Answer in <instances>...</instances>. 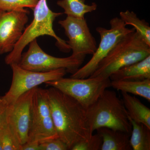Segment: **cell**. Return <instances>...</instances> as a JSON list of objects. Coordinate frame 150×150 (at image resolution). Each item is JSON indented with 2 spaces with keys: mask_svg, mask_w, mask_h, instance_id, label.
<instances>
[{
  "mask_svg": "<svg viewBox=\"0 0 150 150\" xmlns=\"http://www.w3.org/2000/svg\"><path fill=\"white\" fill-rule=\"evenodd\" d=\"M47 100L59 137L69 149L93 134L87 108L71 97L51 87L46 89Z\"/></svg>",
  "mask_w": 150,
  "mask_h": 150,
  "instance_id": "obj_1",
  "label": "cell"
},
{
  "mask_svg": "<svg viewBox=\"0 0 150 150\" xmlns=\"http://www.w3.org/2000/svg\"><path fill=\"white\" fill-rule=\"evenodd\" d=\"M33 11L32 21L25 28L22 35L13 51L6 56L5 62L7 65L18 64L23 51L33 40L39 36L49 35L55 38L56 45L60 50L69 52L71 49L67 41L59 37L53 29V24L56 18L62 16V13L53 12L49 8L47 0H38Z\"/></svg>",
  "mask_w": 150,
  "mask_h": 150,
  "instance_id": "obj_2",
  "label": "cell"
},
{
  "mask_svg": "<svg viewBox=\"0 0 150 150\" xmlns=\"http://www.w3.org/2000/svg\"><path fill=\"white\" fill-rule=\"evenodd\" d=\"M91 131L106 127L131 135L132 126L122 99L112 91L105 90L95 103L87 108Z\"/></svg>",
  "mask_w": 150,
  "mask_h": 150,
  "instance_id": "obj_3",
  "label": "cell"
},
{
  "mask_svg": "<svg viewBox=\"0 0 150 150\" xmlns=\"http://www.w3.org/2000/svg\"><path fill=\"white\" fill-rule=\"evenodd\" d=\"M150 55V46L136 31L125 35L100 62L91 77L109 78L117 70Z\"/></svg>",
  "mask_w": 150,
  "mask_h": 150,
  "instance_id": "obj_4",
  "label": "cell"
},
{
  "mask_svg": "<svg viewBox=\"0 0 150 150\" xmlns=\"http://www.w3.org/2000/svg\"><path fill=\"white\" fill-rule=\"evenodd\" d=\"M110 82V78L100 76L85 79L64 77L45 84L71 97L87 108L96 102L105 90L111 87Z\"/></svg>",
  "mask_w": 150,
  "mask_h": 150,
  "instance_id": "obj_5",
  "label": "cell"
},
{
  "mask_svg": "<svg viewBox=\"0 0 150 150\" xmlns=\"http://www.w3.org/2000/svg\"><path fill=\"white\" fill-rule=\"evenodd\" d=\"M109 29L102 27L96 28L100 36V42L91 59L84 66L72 74L71 77L85 79L89 77L94 72L100 62L123 37L135 31L133 28H129L120 17L113 18L110 21Z\"/></svg>",
  "mask_w": 150,
  "mask_h": 150,
  "instance_id": "obj_6",
  "label": "cell"
},
{
  "mask_svg": "<svg viewBox=\"0 0 150 150\" xmlns=\"http://www.w3.org/2000/svg\"><path fill=\"white\" fill-rule=\"evenodd\" d=\"M29 45L28 51L22 54L18 64L25 69L46 72L64 69L67 73L72 74L80 68L84 62L72 55L66 58H59L46 54L38 45L36 39Z\"/></svg>",
  "mask_w": 150,
  "mask_h": 150,
  "instance_id": "obj_7",
  "label": "cell"
},
{
  "mask_svg": "<svg viewBox=\"0 0 150 150\" xmlns=\"http://www.w3.org/2000/svg\"><path fill=\"white\" fill-rule=\"evenodd\" d=\"M59 138L47 100L46 89L37 87L31 106L27 142L40 143Z\"/></svg>",
  "mask_w": 150,
  "mask_h": 150,
  "instance_id": "obj_8",
  "label": "cell"
},
{
  "mask_svg": "<svg viewBox=\"0 0 150 150\" xmlns=\"http://www.w3.org/2000/svg\"><path fill=\"white\" fill-rule=\"evenodd\" d=\"M10 67L13 72L11 84L8 91L3 96L9 104L14 103L25 93L41 84L64 77L67 73L64 69L40 72L25 69L17 64H12Z\"/></svg>",
  "mask_w": 150,
  "mask_h": 150,
  "instance_id": "obj_9",
  "label": "cell"
},
{
  "mask_svg": "<svg viewBox=\"0 0 150 150\" xmlns=\"http://www.w3.org/2000/svg\"><path fill=\"white\" fill-rule=\"evenodd\" d=\"M59 23L64 30L69 40L67 43L72 51V56L84 61L86 56L96 51L97 43L91 34L85 18L67 16Z\"/></svg>",
  "mask_w": 150,
  "mask_h": 150,
  "instance_id": "obj_10",
  "label": "cell"
},
{
  "mask_svg": "<svg viewBox=\"0 0 150 150\" xmlns=\"http://www.w3.org/2000/svg\"><path fill=\"white\" fill-rule=\"evenodd\" d=\"M28 13L25 8L0 11V55L13 51L28 22Z\"/></svg>",
  "mask_w": 150,
  "mask_h": 150,
  "instance_id": "obj_11",
  "label": "cell"
},
{
  "mask_svg": "<svg viewBox=\"0 0 150 150\" xmlns=\"http://www.w3.org/2000/svg\"><path fill=\"white\" fill-rule=\"evenodd\" d=\"M37 87L25 93L10 105L7 119L15 132L21 145L27 142L29 132L33 97Z\"/></svg>",
  "mask_w": 150,
  "mask_h": 150,
  "instance_id": "obj_12",
  "label": "cell"
},
{
  "mask_svg": "<svg viewBox=\"0 0 150 150\" xmlns=\"http://www.w3.org/2000/svg\"><path fill=\"white\" fill-rule=\"evenodd\" d=\"M110 81L150 79V55L142 60L119 69L110 75Z\"/></svg>",
  "mask_w": 150,
  "mask_h": 150,
  "instance_id": "obj_13",
  "label": "cell"
},
{
  "mask_svg": "<svg viewBox=\"0 0 150 150\" xmlns=\"http://www.w3.org/2000/svg\"><path fill=\"white\" fill-rule=\"evenodd\" d=\"M102 139L100 150H131V135L126 132L102 127L97 129Z\"/></svg>",
  "mask_w": 150,
  "mask_h": 150,
  "instance_id": "obj_14",
  "label": "cell"
},
{
  "mask_svg": "<svg viewBox=\"0 0 150 150\" xmlns=\"http://www.w3.org/2000/svg\"><path fill=\"white\" fill-rule=\"evenodd\" d=\"M121 94L129 118L138 123L144 124L150 129V108L136 97L123 92Z\"/></svg>",
  "mask_w": 150,
  "mask_h": 150,
  "instance_id": "obj_15",
  "label": "cell"
},
{
  "mask_svg": "<svg viewBox=\"0 0 150 150\" xmlns=\"http://www.w3.org/2000/svg\"><path fill=\"white\" fill-rule=\"evenodd\" d=\"M110 85L111 87L117 90L142 97L150 102V79L111 81Z\"/></svg>",
  "mask_w": 150,
  "mask_h": 150,
  "instance_id": "obj_16",
  "label": "cell"
},
{
  "mask_svg": "<svg viewBox=\"0 0 150 150\" xmlns=\"http://www.w3.org/2000/svg\"><path fill=\"white\" fill-rule=\"evenodd\" d=\"M129 118L132 126L130 142L132 150H150V128Z\"/></svg>",
  "mask_w": 150,
  "mask_h": 150,
  "instance_id": "obj_17",
  "label": "cell"
},
{
  "mask_svg": "<svg viewBox=\"0 0 150 150\" xmlns=\"http://www.w3.org/2000/svg\"><path fill=\"white\" fill-rule=\"evenodd\" d=\"M85 2V0H59L57 4L64 10V13L67 16L85 18L86 14L93 12L97 8L96 3L88 5Z\"/></svg>",
  "mask_w": 150,
  "mask_h": 150,
  "instance_id": "obj_18",
  "label": "cell"
},
{
  "mask_svg": "<svg viewBox=\"0 0 150 150\" xmlns=\"http://www.w3.org/2000/svg\"><path fill=\"white\" fill-rule=\"evenodd\" d=\"M120 18L126 25H131L148 45L150 46V27L144 20L140 19L137 14L129 10L121 11Z\"/></svg>",
  "mask_w": 150,
  "mask_h": 150,
  "instance_id": "obj_19",
  "label": "cell"
},
{
  "mask_svg": "<svg viewBox=\"0 0 150 150\" xmlns=\"http://www.w3.org/2000/svg\"><path fill=\"white\" fill-rule=\"evenodd\" d=\"M0 139L3 150H21V145L6 117L0 124Z\"/></svg>",
  "mask_w": 150,
  "mask_h": 150,
  "instance_id": "obj_20",
  "label": "cell"
},
{
  "mask_svg": "<svg viewBox=\"0 0 150 150\" xmlns=\"http://www.w3.org/2000/svg\"><path fill=\"white\" fill-rule=\"evenodd\" d=\"M38 0H0V11H12L29 8L33 10Z\"/></svg>",
  "mask_w": 150,
  "mask_h": 150,
  "instance_id": "obj_21",
  "label": "cell"
},
{
  "mask_svg": "<svg viewBox=\"0 0 150 150\" xmlns=\"http://www.w3.org/2000/svg\"><path fill=\"white\" fill-rule=\"evenodd\" d=\"M102 139L101 137L96 133L93 134L89 139L78 142L71 148V150H100L101 149Z\"/></svg>",
  "mask_w": 150,
  "mask_h": 150,
  "instance_id": "obj_22",
  "label": "cell"
},
{
  "mask_svg": "<svg viewBox=\"0 0 150 150\" xmlns=\"http://www.w3.org/2000/svg\"><path fill=\"white\" fill-rule=\"evenodd\" d=\"M40 150H67L68 146L59 138L41 142L39 144Z\"/></svg>",
  "mask_w": 150,
  "mask_h": 150,
  "instance_id": "obj_23",
  "label": "cell"
},
{
  "mask_svg": "<svg viewBox=\"0 0 150 150\" xmlns=\"http://www.w3.org/2000/svg\"><path fill=\"white\" fill-rule=\"evenodd\" d=\"M10 105L6 101L3 96L0 97V124L6 117L7 112Z\"/></svg>",
  "mask_w": 150,
  "mask_h": 150,
  "instance_id": "obj_24",
  "label": "cell"
},
{
  "mask_svg": "<svg viewBox=\"0 0 150 150\" xmlns=\"http://www.w3.org/2000/svg\"><path fill=\"white\" fill-rule=\"evenodd\" d=\"M21 150H40L39 143L27 142L21 145Z\"/></svg>",
  "mask_w": 150,
  "mask_h": 150,
  "instance_id": "obj_25",
  "label": "cell"
},
{
  "mask_svg": "<svg viewBox=\"0 0 150 150\" xmlns=\"http://www.w3.org/2000/svg\"><path fill=\"white\" fill-rule=\"evenodd\" d=\"M0 150H3L1 142L0 139Z\"/></svg>",
  "mask_w": 150,
  "mask_h": 150,
  "instance_id": "obj_26",
  "label": "cell"
}]
</instances>
